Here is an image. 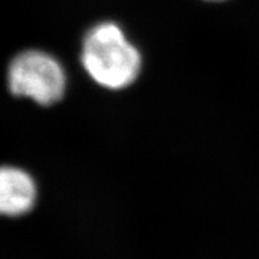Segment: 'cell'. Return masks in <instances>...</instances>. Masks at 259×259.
Instances as JSON below:
<instances>
[{
	"label": "cell",
	"instance_id": "6da1fadb",
	"mask_svg": "<svg viewBox=\"0 0 259 259\" xmlns=\"http://www.w3.org/2000/svg\"><path fill=\"white\" fill-rule=\"evenodd\" d=\"M79 61L97 85L113 92L135 83L143 66L139 49L114 21H101L85 32Z\"/></svg>",
	"mask_w": 259,
	"mask_h": 259
},
{
	"label": "cell",
	"instance_id": "7a4b0ae2",
	"mask_svg": "<svg viewBox=\"0 0 259 259\" xmlns=\"http://www.w3.org/2000/svg\"><path fill=\"white\" fill-rule=\"evenodd\" d=\"M62 65L47 52L29 49L19 53L8 66V89L40 106L60 102L66 92Z\"/></svg>",
	"mask_w": 259,
	"mask_h": 259
},
{
	"label": "cell",
	"instance_id": "3957f363",
	"mask_svg": "<svg viewBox=\"0 0 259 259\" xmlns=\"http://www.w3.org/2000/svg\"><path fill=\"white\" fill-rule=\"evenodd\" d=\"M37 187L27 170L12 165L0 167V215L20 217L33 209Z\"/></svg>",
	"mask_w": 259,
	"mask_h": 259
},
{
	"label": "cell",
	"instance_id": "277c9868",
	"mask_svg": "<svg viewBox=\"0 0 259 259\" xmlns=\"http://www.w3.org/2000/svg\"><path fill=\"white\" fill-rule=\"evenodd\" d=\"M206 2H222V0H206Z\"/></svg>",
	"mask_w": 259,
	"mask_h": 259
}]
</instances>
